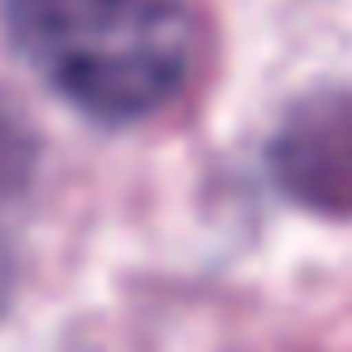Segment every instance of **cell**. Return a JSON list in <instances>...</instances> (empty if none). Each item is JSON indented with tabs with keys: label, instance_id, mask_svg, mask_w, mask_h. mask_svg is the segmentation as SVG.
<instances>
[{
	"label": "cell",
	"instance_id": "7a4b0ae2",
	"mask_svg": "<svg viewBox=\"0 0 352 352\" xmlns=\"http://www.w3.org/2000/svg\"><path fill=\"white\" fill-rule=\"evenodd\" d=\"M270 174L299 208L352 217V87H318L285 111Z\"/></svg>",
	"mask_w": 352,
	"mask_h": 352
},
{
	"label": "cell",
	"instance_id": "6da1fadb",
	"mask_svg": "<svg viewBox=\"0 0 352 352\" xmlns=\"http://www.w3.org/2000/svg\"><path fill=\"white\" fill-rule=\"evenodd\" d=\"M6 30L20 58L102 126L164 111L198 63L188 0H6Z\"/></svg>",
	"mask_w": 352,
	"mask_h": 352
},
{
	"label": "cell",
	"instance_id": "3957f363",
	"mask_svg": "<svg viewBox=\"0 0 352 352\" xmlns=\"http://www.w3.org/2000/svg\"><path fill=\"white\" fill-rule=\"evenodd\" d=\"M34 169H39V140L25 111L0 92V203L20 198L34 184Z\"/></svg>",
	"mask_w": 352,
	"mask_h": 352
},
{
	"label": "cell",
	"instance_id": "277c9868",
	"mask_svg": "<svg viewBox=\"0 0 352 352\" xmlns=\"http://www.w3.org/2000/svg\"><path fill=\"white\" fill-rule=\"evenodd\" d=\"M10 289H15V261H10L6 241H0V314H6V304H10Z\"/></svg>",
	"mask_w": 352,
	"mask_h": 352
}]
</instances>
